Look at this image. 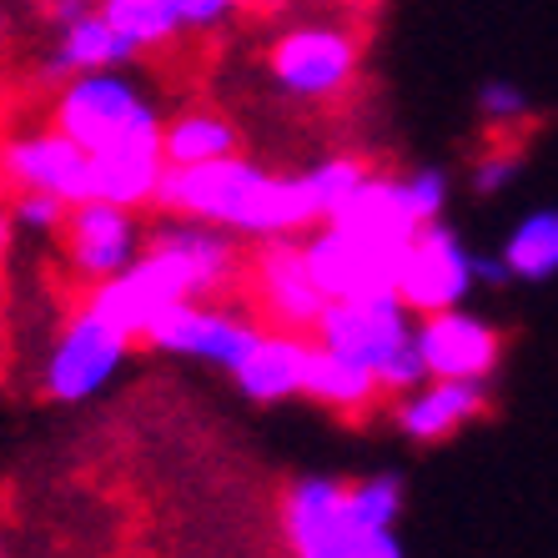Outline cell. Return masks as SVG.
I'll return each instance as SVG.
<instances>
[{
  "label": "cell",
  "mask_w": 558,
  "mask_h": 558,
  "mask_svg": "<svg viewBox=\"0 0 558 558\" xmlns=\"http://www.w3.org/2000/svg\"><path fill=\"white\" fill-rule=\"evenodd\" d=\"M302 398L332 408V413H342V417H363V413H373L388 392H383V383H377V373L367 363H352V357H342V352L323 348V342L312 338Z\"/></svg>",
  "instance_id": "obj_19"
},
{
  "label": "cell",
  "mask_w": 558,
  "mask_h": 558,
  "mask_svg": "<svg viewBox=\"0 0 558 558\" xmlns=\"http://www.w3.org/2000/svg\"><path fill=\"white\" fill-rule=\"evenodd\" d=\"M498 257L508 262L513 282H548V277H558V207H538L513 221Z\"/></svg>",
  "instance_id": "obj_22"
},
{
  "label": "cell",
  "mask_w": 558,
  "mask_h": 558,
  "mask_svg": "<svg viewBox=\"0 0 558 558\" xmlns=\"http://www.w3.org/2000/svg\"><path fill=\"white\" fill-rule=\"evenodd\" d=\"M519 182V151L513 146H498V151H483L478 167H473V192L478 196H498Z\"/></svg>",
  "instance_id": "obj_29"
},
{
  "label": "cell",
  "mask_w": 558,
  "mask_h": 558,
  "mask_svg": "<svg viewBox=\"0 0 558 558\" xmlns=\"http://www.w3.org/2000/svg\"><path fill=\"white\" fill-rule=\"evenodd\" d=\"M0 558H5V554H0Z\"/></svg>",
  "instance_id": "obj_36"
},
{
  "label": "cell",
  "mask_w": 558,
  "mask_h": 558,
  "mask_svg": "<svg viewBox=\"0 0 558 558\" xmlns=\"http://www.w3.org/2000/svg\"><path fill=\"white\" fill-rule=\"evenodd\" d=\"M398 192H403L408 211L428 227V221H442V207H448V192H453V186H448V171L417 167V171H408V177H398Z\"/></svg>",
  "instance_id": "obj_26"
},
{
  "label": "cell",
  "mask_w": 558,
  "mask_h": 558,
  "mask_svg": "<svg viewBox=\"0 0 558 558\" xmlns=\"http://www.w3.org/2000/svg\"><path fill=\"white\" fill-rule=\"evenodd\" d=\"M302 177H307L312 196H317V211H323V221H327L338 207H348V196L373 177V167H367L363 156H323V161L312 171H302Z\"/></svg>",
  "instance_id": "obj_24"
},
{
  "label": "cell",
  "mask_w": 558,
  "mask_h": 558,
  "mask_svg": "<svg viewBox=\"0 0 558 558\" xmlns=\"http://www.w3.org/2000/svg\"><path fill=\"white\" fill-rule=\"evenodd\" d=\"M92 156V196L111 202L126 211H146L161 196V177H167V156H161V136H136V142H117Z\"/></svg>",
  "instance_id": "obj_17"
},
{
  "label": "cell",
  "mask_w": 558,
  "mask_h": 558,
  "mask_svg": "<svg viewBox=\"0 0 558 558\" xmlns=\"http://www.w3.org/2000/svg\"><path fill=\"white\" fill-rule=\"evenodd\" d=\"M5 242H11V207H0V252H5Z\"/></svg>",
  "instance_id": "obj_34"
},
{
  "label": "cell",
  "mask_w": 558,
  "mask_h": 558,
  "mask_svg": "<svg viewBox=\"0 0 558 558\" xmlns=\"http://www.w3.org/2000/svg\"><path fill=\"white\" fill-rule=\"evenodd\" d=\"M307 357H312V332H287V327H262V338L252 352L232 367V383L252 403H287L302 398L307 383Z\"/></svg>",
  "instance_id": "obj_16"
},
{
  "label": "cell",
  "mask_w": 558,
  "mask_h": 558,
  "mask_svg": "<svg viewBox=\"0 0 558 558\" xmlns=\"http://www.w3.org/2000/svg\"><path fill=\"white\" fill-rule=\"evenodd\" d=\"M413 327H417V317L403 307L398 292H373V298L327 302L323 323L312 327V338L323 342V348L342 352V357H352V363H367L377 373L392 352L413 342Z\"/></svg>",
  "instance_id": "obj_12"
},
{
  "label": "cell",
  "mask_w": 558,
  "mask_h": 558,
  "mask_svg": "<svg viewBox=\"0 0 558 558\" xmlns=\"http://www.w3.org/2000/svg\"><path fill=\"white\" fill-rule=\"evenodd\" d=\"M282 533L292 558H403L392 529H373L352 513L348 483L302 478L282 498Z\"/></svg>",
  "instance_id": "obj_5"
},
{
  "label": "cell",
  "mask_w": 558,
  "mask_h": 558,
  "mask_svg": "<svg viewBox=\"0 0 558 558\" xmlns=\"http://www.w3.org/2000/svg\"><path fill=\"white\" fill-rule=\"evenodd\" d=\"M0 182L15 192H51L76 207L92 196V156L56 126L26 131L0 142Z\"/></svg>",
  "instance_id": "obj_14"
},
{
  "label": "cell",
  "mask_w": 558,
  "mask_h": 558,
  "mask_svg": "<svg viewBox=\"0 0 558 558\" xmlns=\"http://www.w3.org/2000/svg\"><path fill=\"white\" fill-rule=\"evenodd\" d=\"M473 252L463 247V236L448 221H428L417 227V236L403 252V272H398V298L413 317H433V312L463 307L473 298Z\"/></svg>",
  "instance_id": "obj_9"
},
{
  "label": "cell",
  "mask_w": 558,
  "mask_h": 558,
  "mask_svg": "<svg viewBox=\"0 0 558 558\" xmlns=\"http://www.w3.org/2000/svg\"><path fill=\"white\" fill-rule=\"evenodd\" d=\"M167 5L177 11L182 31H217L221 21H232L236 15L232 0H167Z\"/></svg>",
  "instance_id": "obj_31"
},
{
  "label": "cell",
  "mask_w": 558,
  "mask_h": 558,
  "mask_svg": "<svg viewBox=\"0 0 558 558\" xmlns=\"http://www.w3.org/2000/svg\"><path fill=\"white\" fill-rule=\"evenodd\" d=\"M242 151V126L217 106H186L161 121V156L167 167H207Z\"/></svg>",
  "instance_id": "obj_21"
},
{
  "label": "cell",
  "mask_w": 558,
  "mask_h": 558,
  "mask_svg": "<svg viewBox=\"0 0 558 558\" xmlns=\"http://www.w3.org/2000/svg\"><path fill=\"white\" fill-rule=\"evenodd\" d=\"M156 207L182 221H207L247 242L267 236H307L323 211L312 196L307 177L267 171L252 156H221L207 167H167Z\"/></svg>",
  "instance_id": "obj_1"
},
{
  "label": "cell",
  "mask_w": 558,
  "mask_h": 558,
  "mask_svg": "<svg viewBox=\"0 0 558 558\" xmlns=\"http://www.w3.org/2000/svg\"><path fill=\"white\" fill-rule=\"evenodd\" d=\"M65 211H71V202H61V196H51V192H15L11 227H21V232H40V236H56L65 227Z\"/></svg>",
  "instance_id": "obj_28"
},
{
  "label": "cell",
  "mask_w": 558,
  "mask_h": 558,
  "mask_svg": "<svg viewBox=\"0 0 558 558\" xmlns=\"http://www.w3.org/2000/svg\"><path fill=\"white\" fill-rule=\"evenodd\" d=\"M131 61H136V51L121 40V31L96 5H86L76 21L56 26L46 76L65 81V76H86V71H117V65H131Z\"/></svg>",
  "instance_id": "obj_18"
},
{
  "label": "cell",
  "mask_w": 558,
  "mask_h": 558,
  "mask_svg": "<svg viewBox=\"0 0 558 558\" xmlns=\"http://www.w3.org/2000/svg\"><path fill=\"white\" fill-rule=\"evenodd\" d=\"M262 71L272 92L302 106H327L348 96L363 71V31L348 15H298L262 46Z\"/></svg>",
  "instance_id": "obj_2"
},
{
  "label": "cell",
  "mask_w": 558,
  "mask_h": 558,
  "mask_svg": "<svg viewBox=\"0 0 558 558\" xmlns=\"http://www.w3.org/2000/svg\"><path fill=\"white\" fill-rule=\"evenodd\" d=\"M327 221H338V227L367 236V242H383V247H408L417 236V227H423V221L408 211L403 192H398V177H383V171H373V177L348 196V207H338Z\"/></svg>",
  "instance_id": "obj_20"
},
{
  "label": "cell",
  "mask_w": 558,
  "mask_h": 558,
  "mask_svg": "<svg viewBox=\"0 0 558 558\" xmlns=\"http://www.w3.org/2000/svg\"><path fill=\"white\" fill-rule=\"evenodd\" d=\"M131 348L136 342L126 332H117L101 312L81 302V312L65 317L46 363H40V388H46L51 403H86L101 388H111V377L126 367Z\"/></svg>",
  "instance_id": "obj_7"
},
{
  "label": "cell",
  "mask_w": 558,
  "mask_h": 558,
  "mask_svg": "<svg viewBox=\"0 0 558 558\" xmlns=\"http://www.w3.org/2000/svg\"><path fill=\"white\" fill-rule=\"evenodd\" d=\"M473 277H478V287H513V272H508V262L498 257H473Z\"/></svg>",
  "instance_id": "obj_32"
},
{
  "label": "cell",
  "mask_w": 558,
  "mask_h": 558,
  "mask_svg": "<svg viewBox=\"0 0 558 558\" xmlns=\"http://www.w3.org/2000/svg\"><path fill=\"white\" fill-rule=\"evenodd\" d=\"M423 377H428V367H423V357H417V342L398 348L388 363L377 367V383H383V392H388V398H403V392H413Z\"/></svg>",
  "instance_id": "obj_30"
},
{
  "label": "cell",
  "mask_w": 558,
  "mask_h": 558,
  "mask_svg": "<svg viewBox=\"0 0 558 558\" xmlns=\"http://www.w3.org/2000/svg\"><path fill=\"white\" fill-rule=\"evenodd\" d=\"M262 327L267 323L252 307H236V302H221V298H186L146 327L142 348L167 352V357H196V363L232 373L252 352V342L262 338Z\"/></svg>",
  "instance_id": "obj_6"
},
{
  "label": "cell",
  "mask_w": 558,
  "mask_h": 558,
  "mask_svg": "<svg viewBox=\"0 0 558 558\" xmlns=\"http://www.w3.org/2000/svg\"><path fill=\"white\" fill-rule=\"evenodd\" d=\"M247 287L252 307L267 327H287V332H312L327 312V292L312 277V262L302 236H267L247 257Z\"/></svg>",
  "instance_id": "obj_8"
},
{
  "label": "cell",
  "mask_w": 558,
  "mask_h": 558,
  "mask_svg": "<svg viewBox=\"0 0 558 558\" xmlns=\"http://www.w3.org/2000/svg\"><path fill=\"white\" fill-rule=\"evenodd\" d=\"M478 117L494 131H519L533 121V101L523 96V86H513V81H488L478 92Z\"/></svg>",
  "instance_id": "obj_27"
},
{
  "label": "cell",
  "mask_w": 558,
  "mask_h": 558,
  "mask_svg": "<svg viewBox=\"0 0 558 558\" xmlns=\"http://www.w3.org/2000/svg\"><path fill=\"white\" fill-rule=\"evenodd\" d=\"M56 236H61L65 272L76 277L81 287H101L106 277H117L121 267H131L136 252L146 247L136 211L96 202V196H86V202H76V207L65 211V227Z\"/></svg>",
  "instance_id": "obj_11"
},
{
  "label": "cell",
  "mask_w": 558,
  "mask_h": 558,
  "mask_svg": "<svg viewBox=\"0 0 558 558\" xmlns=\"http://www.w3.org/2000/svg\"><path fill=\"white\" fill-rule=\"evenodd\" d=\"M488 413V383H468V377H423L413 392L398 398V433L408 442H448Z\"/></svg>",
  "instance_id": "obj_15"
},
{
  "label": "cell",
  "mask_w": 558,
  "mask_h": 558,
  "mask_svg": "<svg viewBox=\"0 0 558 558\" xmlns=\"http://www.w3.org/2000/svg\"><path fill=\"white\" fill-rule=\"evenodd\" d=\"M186 298H207L192 257H186L177 242H167V236L151 232L131 267H121L117 277H106L101 287L86 292V307H96L106 323L117 327V332H126L131 342H142L146 327H151L167 307H177V302H186Z\"/></svg>",
  "instance_id": "obj_4"
},
{
  "label": "cell",
  "mask_w": 558,
  "mask_h": 558,
  "mask_svg": "<svg viewBox=\"0 0 558 558\" xmlns=\"http://www.w3.org/2000/svg\"><path fill=\"white\" fill-rule=\"evenodd\" d=\"M236 11H272V5H282V0H232Z\"/></svg>",
  "instance_id": "obj_33"
},
{
  "label": "cell",
  "mask_w": 558,
  "mask_h": 558,
  "mask_svg": "<svg viewBox=\"0 0 558 558\" xmlns=\"http://www.w3.org/2000/svg\"><path fill=\"white\" fill-rule=\"evenodd\" d=\"M348 504L363 523H373V529H392V523L403 519L408 488H403L398 473H373V478L348 483Z\"/></svg>",
  "instance_id": "obj_25"
},
{
  "label": "cell",
  "mask_w": 558,
  "mask_h": 558,
  "mask_svg": "<svg viewBox=\"0 0 558 558\" xmlns=\"http://www.w3.org/2000/svg\"><path fill=\"white\" fill-rule=\"evenodd\" d=\"M413 342L428 377H468V383H488L508 348L504 327L488 323L483 312H468V302L433 312V317H417Z\"/></svg>",
  "instance_id": "obj_13"
},
{
  "label": "cell",
  "mask_w": 558,
  "mask_h": 558,
  "mask_svg": "<svg viewBox=\"0 0 558 558\" xmlns=\"http://www.w3.org/2000/svg\"><path fill=\"white\" fill-rule=\"evenodd\" d=\"M96 11L121 31V40H126L136 56L171 51V46L186 36L167 0H96Z\"/></svg>",
  "instance_id": "obj_23"
},
{
  "label": "cell",
  "mask_w": 558,
  "mask_h": 558,
  "mask_svg": "<svg viewBox=\"0 0 558 558\" xmlns=\"http://www.w3.org/2000/svg\"><path fill=\"white\" fill-rule=\"evenodd\" d=\"M302 247H307L312 277L323 282L327 302L398 292V272H403V252L408 247L367 242V236L348 232V227H338V221H317V227L302 236Z\"/></svg>",
  "instance_id": "obj_10"
},
{
  "label": "cell",
  "mask_w": 558,
  "mask_h": 558,
  "mask_svg": "<svg viewBox=\"0 0 558 558\" xmlns=\"http://www.w3.org/2000/svg\"><path fill=\"white\" fill-rule=\"evenodd\" d=\"M161 121H167L161 106L136 86L126 65L65 76L51 101V126L65 131L81 151H106V146L136 142V136H161Z\"/></svg>",
  "instance_id": "obj_3"
},
{
  "label": "cell",
  "mask_w": 558,
  "mask_h": 558,
  "mask_svg": "<svg viewBox=\"0 0 558 558\" xmlns=\"http://www.w3.org/2000/svg\"><path fill=\"white\" fill-rule=\"evenodd\" d=\"M0 31H5V21H0Z\"/></svg>",
  "instance_id": "obj_35"
}]
</instances>
